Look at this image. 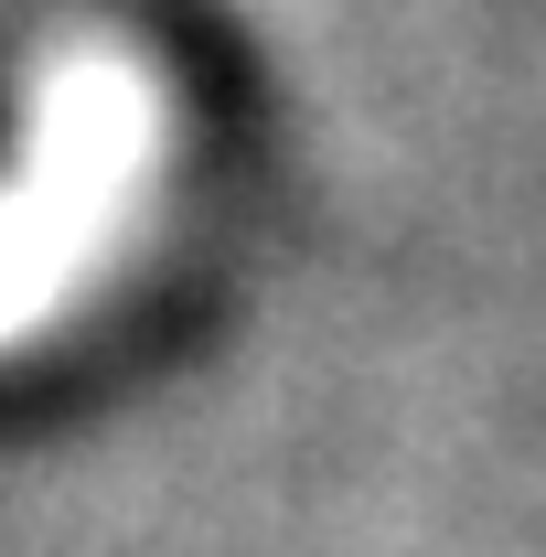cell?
I'll return each mask as SVG.
<instances>
[{"label":"cell","mask_w":546,"mask_h":557,"mask_svg":"<svg viewBox=\"0 0 546 557\" xmlns=\"http://www.w3.org/2000/svg\"><path fill=\"white\" fill-rule=\"evenodd\" d=\"M150 150H161V108H150L139 65L75 54V65L44 75L33 150L0 183V344L44 333L75 300V278L108 269L119 225L139 214Z\"/></svg>","instance_id":"cell-1"}]
</instances>
